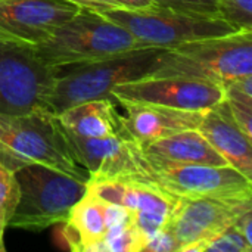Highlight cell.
Segmentation results:
<instances>
[{"instance_id":"cell-1","label":"cell","mask_w":252,"mask_h":252,"mask_svg":"<svg viewBox=\"0 0 252 252\" xmlns=\"http://www.w3.org/2000/svg\"><path fill=\"white\" fill-rule=\"evenodd\" d=\"M167 47H136L86 63L58 66L46 111L58 115L63 109L94 99H111L112 89L149 77Z\"/></svg>"},{"instance_id":"cell-2","label":"cell","mask_w":252,"mask_h":252,"mask_svg":"<svg viewBox=\"0 0 252 252\" xmlns=\"http://www.w3.org/2000/svg\"><path fill=\"white\" fill-rule=\"evenodd\" d=\"M0 162L12 171L43 164L89 180L87 171L74 159L56 115L44 109L24 115L0 114Z\"/></svg>"},{"instance_id":"cell-3","label":"cell","mask_w":252,"mask_h":252,"mask_svg":"<svg viewBox=\"0 0 252 252\" xmlns=\"http://www.w3.org/2000/svg\"><path fill=\"white\" fill-rule=\"evenodd\" d=\"M31 47L41 62L58 68L93 62L146 46L140 44L126 28L106 19L99 12L80 7L46 41Z\"/></svg>"},{"instance_id":"cell-4","label":"cell","mask_w":252,"mask_h":252,"mask_svg":"<svg viewBox=\"0 0 252 252\" xmlns=\"http://www.w3.org/2000/svg\"><path fill=\"white\" fill-rule=\"evenodd\" d=\"M252 74V30L167 47L152 75H186L219 86ZM151 77V75H149Z\"/></svg>"},{"instance_id":"cell-5","label":"cell","mask_w":252,"mask_h":252,"mask_svg":"<svg viewBox=\"0 0 252 252\" xmlns=\"http://www.w3.org/2000/svg\"><path fill=\"white\" fill-rule=\"evenodd\" d=\"M19 199L9 227L40 232L62 224L87 192V182L61 170L30 164L15 171Z\"/></svg>"},{"instance_id":"cell-6","label":"cell","mask_w":252,"mask_h":252,"mask_svg":"<svg viewBox=\"0 0 252 252\" xmlns=\"http://www.w3.org/2000/svg\"><path fill=\"white\" fill-rule=\"evenodd\" d=\"M96 12L126 28L146 47H173L182 43L226 35L241 30L223 18L173 10L158 4L133 10L108 7Z\"/></svg>"},{"instance_id":"cell-7","label":"cell","mask_w":252,"mask_h":252,"mask_svg":"<svg viewBox=\"0 0 252 252\" xmlns=\"http://www.w3.org/2000/svg\"><path fill=\"white\" fill-rule=\"evenodd\" d=\"M62 127V126H61ZM65 142L78 165L86 168L90 183H137L162 190L142 146L121 137H81L62 128Z\"/></svg>"},{"instance_id":"cell-8","label":"cell","mask_w":252,"mask_h":252,"mask_svg":"<svg viewBox=\"0 0 252 252\" xmlns=\"http://www.w3.org/2000/svg\"><path fill=\"white\" fill-rule=\"evenodd\" d=\"M58 68L41 62L31 46L0 41V114L44 109Z\"/></svg>"},{"instance_id":"cell-9","label":"cell","mask_w":252,"mask_h":252,"mask_svg":"<svg viewBox=\"0 0 252 252\" xmlns=\"http://www.w3.org/2000/svg\"><path fill=\"white\" fill-rule=\"evenodd\" d=\"M146 157L157 185L177 199L252 196V180L230 165L188 164Z\"/></svg>"},{"instance_id":"cell-10","label":"cell","mask_w":252,"mask_h":252,"mask_svg":"<svg viewBox=\"0 0 252 252\" xmlns=\"http://www.w3.org/2000/svg\"><path fill=\"white\" fill-rule=\"evenodd\" d=\"M252 210V196L179 198L167 229L179 252H201L202 247Z\"/></svg>"},{"instance_id":"cell-11","label":"cell","mask_w":252,"mask_h":252,"mask_svg":"<svg viewBox=\"0 0 252 252\" xmlns=\"http://www.w3.org/2000/svg\"><path fill=\"white\" fill-rule=\"evenodd\" d=\"M111 94L115 102L154 103L188 111H205L224 99L221 86L186 75L145 77L114 87Z\"/></svg>"},{"instance_id":"cell-12","label":"cell","mask_w":252,"mask_h":252,"mask_svg":"<svg viewBox=\"0 0 252 252\" xmlns=\"http://www.w3.org/2000/svg\"><path fill=\"white\" fill-rule=\"evenodd\" d=\"M78 9L68 0H0V41L40 44Z\"/></svg>"},{"instance_id":"cell-13","label":"cell","mask_w":252,"mask_h":252,"mask_svg":"<svg viewBox=\"0 0 252 252\" xmlns=\"http://www.w3.org/2000/svg\"><path fill=\"white\" fill-rule=\"evenodd\" d=\"M87 188L108 202L126 208L145 238V242L164 229L177 204V198L170 193L137 183H90Z\"/></svg>"},{"instance_id":"cell-14","label":"cell","mask_w":252,"mask_h":252,"mask_svg":"<svg viewBox=\"0 0 252 252\" xmlns=\"http://www.w3.org/2000/svg\"><path fill=\"white\" fill-rule=\"evenodd\" d=\"M117 103L126 111L120 118V137L140 146L179 131L198 128L207 111H188L127 100H117Z\"/></svg>"},{"instance_id":"cell-15","label":"cell","mask_w":252,"mask_h":252,"mask_svg":"<svg viewBox=\"0 0 252 252\" xmlns=\"http://www.w3.org/2000/svg\"><path fill=\"white\" fill-rule=\"evenodd\" d=\"M127 216L130 213L126 208L105 201L87 188L62 223V238L71 251L99 252L108 229Z\"/></svg>"},{"instance_id":"cell-16","label":"cell","mask_w":252,"mask_h":252,"mask_svg":"<svg viewBox=\"0 0 252 252\" xmlns=\"http://www.w3.org/2000/svg\"><path fill=\"white\" fill-rule=\"evenodd\" d=\"M198 131L230 167L252 180V139L235 123L226 99L204 112Z\"/></svg>"},{"instance_id":"cell-17","label":"cell","mask_w":252,"mask_h":252,"mask_svg":"<svg viewBox=\"0 0 252 252\" xmlns=\"http://www.w3.org/2000/svg\"><path fill=\"white\" fill-rule=\"evenodd\" d=\"M62 128L81 137H120L121 114L115 100L94 99L72 105L56 115Z\"/></svg>"},{"instance_id":"cell-18","label":"cell","mask_w":252,"mask_h":252,"mask_svg":"<svg viewBox=\"0 0 252 252\" xmlns=\"http://www.w3.org/2000/svg\"><path fill=\"white\" fill-rule=\"evenodd\" d=\"M142 149L149 157H157L177 162L229 165L226 159L198 131V128L185 130L174 133L171 136L161 137L148 145H143Z\"/></svg>"},{"instance_id":"cell-19","label":"cell","mask_w":252,"mask_h":252,"mask_svg":"<svg viewBox=\"0 0 252 252\" xmlns=\"http://www.w3.org/2000/svg\"><path fill=\"white\" fill-rule=\"evenodd\" d=\"M145 238L137 230L131 214L114 223L99 248V252H142Z\"/></svg>"},{"instance_id":"cell-20","label":"cell","mask_w":252,"mask_h":252,"mask_svg":"<svg viewBox=\"0 0 252 252\" xmlns=\"http://www.w3.org/2000/svg\"><path fill=\"white\" fill-rule=\"evenodd\" d=\"M19 199V186L15 171L0 162V252L6 251L4 232Z\"/></svg>"},{"instance_id":"cell-21","label":"cell","mask_w":252,"mask_h":252,"mask_svg":"<svg viewBox=\"0 0 252 252\" xmlns=\"http://www.w3.org/2000/svg\"><path fill=\"white\" fill-rule=\"evenodd\" d=\"M223 19L241 30H252V0H216Z\"/></svg>"},{"instance_id":"cell-22","label":"cell","mask_w":252,"mask_h":252,"mask_svg":"<svg viewBox=\"0 0 252 252\" xmlns=\"http://www.w3.org/2000/svg\"><path fill=\"white\" fill-rule=\"evenodd\" d=\"M252 245L233 227L230 226L220 235L210 239L201 252H251Z\"/></svg>"},{"instance_id":"cell-23","label":"cell","mask_w":252,"mask_h":252,"mask_svg":"<svg viewBox=\"0 0 252 252\" xmlns=\"http://www.w3.org/2000/svg\"><path fill=\"white\" fill-rule=\"evenodd\" d=\"M155 4L168 7L173 10L189 12V13H201L208 16L221 18L219 13V7L216 0H154Z\"/></svg>"},{"instance_id":"cell-24","label":"cell","mask_w":252,"mask_h":252,"mask_svg":"<svg viewBox=\"0 0 252 252\" xmlns=\"http://www.w3.org/2000/svg\"><path fill=\"white\" fill-rule=\"evenodd\" d=\"M226 102L229 105L235 123L250 139H252V103L233 100V99H226Z\"/></svg>"},{"instance_id":"cell-25","label":"cell","mask_w":252,"mask_h":252,"mask_svg":"<svg viewBox=\"0 0 252 252\" xmlns=\"http://www.w3.org/2000/svg\"><path fill=\"white\" fill-rule=\"evenodd\" d=\"M143 251L149 252H179L177 242L167 227L152 235L143 245Z\"/></svg>"},{"instance_id":"cell-26","label":"cell","mask_w":252,"mask_h":252,"mask_svg":"<svg viewBox=\"0 0 252 252\" xmlns=\"http://www.w3.org/2000/svg\"><path fill=\"white\" fill-rule=\"evenodd\" d=\"M233 227L252 245V210L244 213L233 224Z\"/></svg>"},{"instance_id":"cell-27","label":"cell","mask_w":252,"mask_h":252,"mask_svg":"<svg viewBox=\"0 0 252 252\" xmlns=\"http://www.w3.org/2000/svg\"><path fill=\"white\" fill-rule=\"evenodd\" d=\"M111 7H118V9H145L152 4H155L154 0H108Z\"/></svg>"},{"instance_id":"cell-28","label":"cell","mask_w":252,"mask_h":252,"mask_svg":"<svg viewBox=\"0 0 252 252\" xmlns=\"http://www.w3.org/2000/svg\"><path fill=\"white\" fill-rule=\"evenodd\" d=\"M80 7H89L92 10H100V9H108L111 7V4L108 3V0H68Z\"/></svg>"}]
</instances>
